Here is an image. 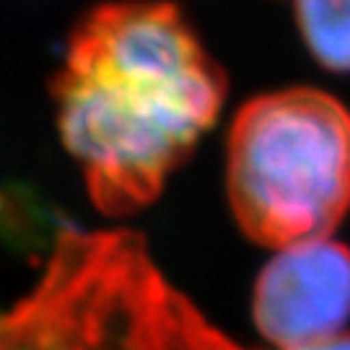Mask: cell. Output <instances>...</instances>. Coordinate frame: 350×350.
<instances>
[{"label":"cell","instance_id":"cell-1","mask_svg":"<svg viewBox=\"0 0 350 350\" xmlns=\"http://www.w3.org/2000/svg\"><path fill=\"white\" fill-rule=\"evenodd\" d=\"M50 94L91 202L122 218L159 200L215 125L228 78L176 3L104 0L70 29Z\"/></svg>","mask_w":350,"mask_h":350},{"label":"cell","instance_id":"cell-4","mask_svg":"<svg viewBox=\"0 0 350 350\" xmlns=\"http://www.w3.org/2000/svg\"><path fill=\"white\" fill-rule=\"evenodd\" d=\"M257 332L280 350H296L350 322V250L332 239L278 250L252 291Z\"/></svg>","mask_w":350,"mask_h":350},{"label":"cell","instance_id":"cell-6","mask_svg":"<svg viewBox=\"0 0 350 350\" xmlns=\"http://www.w3.org/2000/svg\"><path fill=\"white\" fill-rule=\"evenodd\" d=\"M296 350H350V332H340V335H332V338L319 340V342H312V345H304V348Z\"/></svg>","mask_w":350,"mask_h":350},{"label":"cell","instance_id":"cell-3","mask_svg":"<svg viewBox=\"0 0 350 350\" xmlns=\"http://www.w3.org/2000/svg\"><path fill=\"white\" fill-rule=\"evenodd\" d=\"M226 195L254 244L329 239L350 211V109L312 86L250 99L228 130Z\"/></svg>","mask_w":350,"mask_h":350},{"label":"cell","instance_id":"cell-5","mask_svg":"<svg viewBox=\"0 0 350 350\" xmlns=\"http://www.w3.org/2000/svg\"><path fill=\"white\" fill-rule=\"evenodd\" d=\"M306 50L329 73H350V0H293Z\"/></svg>","mask_w":350,"mask_h":350},{"label":"cell","instance_id":"cell-2","mask_svg":"<svg viewBox=\"0 0 350 350\" xmlns=\"http://www.w3.org/2000/svg\"><path fill=\"white\" fill-rule=\"evenodd\" d=\"M0 350H244L127 228H63L34 286L0 306Z\"/></svg>","mask_w":350,"mask_h":350}]
</instances>
